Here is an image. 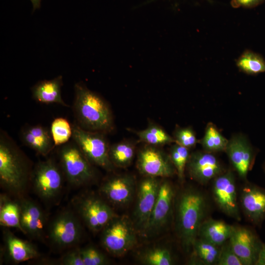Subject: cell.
I'll use <instances>...</instances> for the list:
<instances>
[{"instance_id":"cell-25","label":"cell","mask_w":265,"mask_h":265,"mask_svg":"<svg viewBox=\"0 0 265 265\" xmlns=\"http://www.w3.org/2000/svg\"><path fill=\"white\" fill-rule=\"evenodd\" d=\"M20 206L18 200L11 199L7 194H1L0 223L6 227H14L23 233L20 224Z\"/></svg>"},{"instance_id":"cell-34","label":"cell","mask_w":265,"mask_h":265,"mask_svg":"<svg viewBox=\"0 0 265 265\" xmlns=\"http://www.w3.org/2000/svg\"><path fill=\"white\" fill-rule=\"evenodd\" d=\"M80 251L84 265H104L108 263L104 254L92 246L80 249Z\"/></svg>"},{"instance_id":"cell-32","label":"cell","mask_w":265,"mask_h":265,"mask_svg":"<svg viewBox=\"0 0 265 265\" xmlns=\"http://www.w3.org/2000/svg\"><path fill=\"white\" fill-rule=\"evenodd\" d=\"M141 262L148 265H170L173 263L170 251L164 248H154L147 250L141 257Z\"/></svg>"},{"instance_id":"cell-29","label":"cell","mask_w":265,"mask_h":265,"mask_svg":"<svg viewBox=\"0 0 265 265\" xmlns=\"http://www.w3.org/2000/svg\"><path fill=\"white\" fill-rule=\"evenodd\" d=\"M199 142L204 151L214 153L225 151L228 140L221 134L214 124L209 123L207 125L203 137Z\"/></svg>"},{"instance_id":"cell-22","label":"cell","mask_w":265,"mask_h":265,"mask_svg":"<svg viewBox=\"0 0 265 265\" xmlns=\"http://www.w3.org/2000/svg\"><path fill=\"white\" fill-rule=\"evenodd\" d=\"M4 240L10 259L16 263L26 261L40 256L31 243L16 237L10 231H4Z\"/></svg>"},{"instance_id":"cell-23","label":"cell","mask_w":265,"mask_h":265,"mask_svg":"<svg viewBox=\"0 0 265 265\" xmlns=\"http://www.w3.org/2000/svg\"><path fill=\"white\" fill-rule=\"evenodd\" d=\"M233 229V226L223 221L205 219L200 227L198 238L221 246L230 238Z\"/></svg>"},{"instance_id":"cell-31","label":"cell","mask_w":265,"mask_h":265,"mask_svg":"<svg viewBox=\"0 0 265 265\" xmlns=\"http://www.w3.org/2000/svg\"><path fill=\"white\" fill-rule=\"evenodd\" d=\"M50 132L54 146L64 144L72 136V126L66 119L56 118L51 124Z\"/></svg>"},{"instance_id":"cell-11","label":"cell","mask_w":265,"mask_h":265,"mask_svg":"<svg viewBox=\"0 0 265 265\" xmlns=\"http://www.w3.org/2000/svg\"><path fill=\"white\" fill-rule=\"evenodd\" d=\"M212 194L221 211L237 220L241 219L236 181L231 170L225 171L212 180Z\"/></svg>"},{"instance_id":"cell-26","label":"cell","mask_w":265,"mask_h":265,"mask_svg":"<svg viewBox=\"0 0 265 265\" xmlns=\"http://www.w3.org/2000/svg\"><path fill=\"white\" fill-rule=\"evenodd\" d=\"M134 144L129 141H122L110 146L109 157L114 167L125 168L132 163L134 156Z\"/></svg>"},{"instance_id":"cell-4","label":"cell","mask_w":265,"mask_h":265,"mask_svg":"<svg viewBox=\"0 0 265 265\" xmlns=\"http://www.w3.org/2000/svg\"><path fill=\"white\" fill-rule=\"evenodd\" d=\"M58 157L65 178L72 186H83L95 179L93 164L74 142L64 144L59 150Z\"/></svg>"},{"instance_id":"cell-2","label":"cell","mask_w":265,"mask_h":265,"mask_svg":"<svg viewBox=\"0 0 265 265\" xmlns=\"http://www.w3.org/2000/svg\"><path fill=\"white\" fill-rule=\"evenodd\" d=\"M207 204L203 193L193 187L185 189L178 198L176 228L182 246L187 252L198 238L200 227L205 220Z\"/></svg>"},{"instance_id":"cell-14","label":"cell","mask_w":265,"mask_h":265,"mask_svg":"<svg viewBox=\"0 0 265 265\" xmlns=\"http://www.w3.org/2000/svg\"><path fill=\"white\" fill-rule=\"evenodd\" d=\"M225 152L238 176L245 179L256 156L255 150L247 137L242 134L232 136L228 140Z\"/></svg>"},{"instance_id":"cell-8","label":"cell","mask_w":265,"mask_h":265,"mask_svg":"<svg viewBox=\"0 0 265 265\" xmlns=\"http://www.w3.org/2000/svg\"><path fill=\"white\" fill-rule=\"evenodd\" d=\"M136 230L128 217L117 215L101 231L102 244L111 254L124 255L136 244Z\"/></svg>"},{"instance_id":"cell-10","label":"cell","mask_w":265,"mask_h":265,"mask_svg":"<svg viewBox=\"0 0 265 265\" xmlns=\"http://www.w3.org/2000/svg\"><path fill=\"white\" fill-rule=\"evenodd\" d=\"M136 167L145 177L167 178L176 173L169 155L159 147L147 144L138 153Z\"/></svg>"},{"instance_id":"cell-19","label":"cell","mask_w":265,"mask_h":265,"mask_svg":"<svg viewBox=\"0 0 265 265\" xmlns=\"http://www.w3.org/2000/svg\"><path fill=\"white\" fill-rule=\"evenodd\" d=\"M244 214L252 223L259 224L265 218V189L248 184L242 187L240 197Z\"/></svg>"},{"instance_id":"cell-36","label":"cell","mask_w":265,"mask_h":265,"mask_svg":"<svg viewBox=\"0 0 265 265\" xmlns=\"http://www.w3.org/2000/svg\"><path fill=\"white\" fill-rule=\"evenodd\" d=\"M60 264L64 265H84L80 249L75 248L68 252L61 259Z\"/></svg>"},{"instance_id":"cell-15","label":"cell","mask_w":265,"mask_h":265,"mask_svg":"<svg viewBox=\"0 0 265 265\" xmlns=\"http://www.w3.org/2000/svg\"><path fill=\"white\" fill-rule=\"evenodd\" d=\"M17 200L23 233L37 240L43 239L48 221L45 212L32 199L23 196Z\"/></svg>"},{"instance_id":"cell-28","label":"cell","mask_w":265,"mask_h":265,"mask_svg":"<svg viewBox=\"0 0 265 265\" xmlns=\"http://www.w3.org/2000/svg\"><path fill=\"white\" fill-rule=\"evenodd\" d=\"M238 69L244 73L256 75L265 72V60L259 53L249 50L244 51L236 60Z\"/></svg>"},{"instance_id":"cell-21","label":"cell","mask_w":265,"mask_h":265,"mask_svg":"<svg viewBox=\"0 0 265 265\" xmlns=\"http://www.w3.org/2000/svg\"><path fill=\"white\" fill-rule=\"evenodd\" d=\"M62 85L61 76L51 80L40 81L31 88L32 97L34 100L41 103H56L68 106L62 98Z\"/></svg>"},{"instance_id":"cell-40","label":"cell","mask_w":265,"mask_h":265,"mask_svg":"<svg viewBox=\"0 0 265 265\" xmlns=\"http://www.w3.org/2000/svg\"><path fill=\"white\" fill-rule=\"evenodd\" d=\"M264 169H265V165H264Z\"/></svg>"},{"instance_id":"cell-35","label":"cell","mask_w":265,"mask_h":265,"mask_svg":"<svg viewBox=\"0 0 265 265\" xmlns=\"http://www.w3.org/2000/svg\"><path fill=\"white\" fill-rule=\"evenodd\" d=\"M217 265H242L239 259L234 251L229 240L220 247Z\"/></svg>"},{"instance_id":"cell-20","label":"cell","mask_w":265,"mask_h":265,"mask_svg":"<svg viewBox=\"0 0 265 265\" xmlns=\"http://www.w3.org/2000/svg\"><path fill=\"white\" fill-rule=\"evenodd\" d=\"M21 136L26 146L43 156L48 155L55 146L50 131L41 125L25 127Z\"/></svg>"},{"instance_id":"cell-5","label":"cell","mask_w":265,"mask_h":265,"mask_svg":"<svg viewBox=\"0 0 265 265\" xmlns=\"http://www.w3.org/2000/svg\"><path fill=\"white\" fill-rule=\"evenodd\" d=\"M72 206L81 221L94 232L101 231L117 215L105 198L92 193L76 196Z\"/></svg>"},{"instance_id":"cell-33","label":"cell","mask_w":265,"mask_h":265,"mask_svg":"<svg viewBox=\"0 0 265 265\" xmlns=\"http://www.w3.org/2000/svg\"><path fill=\"white\" fill-rule=\"evenodd\" d=\"M175 143L188 149L195 147L199 142L194 131L190 127H179L175 130L174 137Z\"/></svg>"},{"instance_id":"cell-13","label":"cell","mask_w":265,"mask_h":265,"mask_svg":"<svg viewBox=\"0 0 265 265\" xmlns=\"http://www.w3.org/2000/svg\"><path fill=\"white\" fill-rule=\"evenodd\" d=\"M186 168L190 177L202 185L212 181L226 171L213 153L204 150L190 154Z\"/></svg>"},{"instance_id":"cell-18","label":"cell","mask_w":265,"mask_h":265,"mask_svg":"<svg viewBox=\"0 0 265 265\" xmlns=\"http://www.w3.org/2000/svg\"><path fill=\"white\" fill-rule=\"evenodd\" d=\"M135 188V180L129 175L115 176L104 181L99 191L101 196L109 202L123 205L132 199Z\"/></svg>"},{"instance_id":"cell-37","label":"cell","mask_w":265,"mask_h":265,"mask_svg":"<svg viewBox=\"0 0 265 265\" xmlns=\"http://www.w3.org/2000/svg\"><path fill=\"white\" fill-rule=\"evenodd\" d=\"M265 1V0H232L231 4L234 8H251L260 5Z\"/></svg>"},{"instance_id":"cell-12","label":"cell","mask_w":265,"mask_h":265,"mask_svg":"<svg viewBox=\"0 0 265 265\" xmlns=\"http://www.w3.org/2000/svg\"><path fill=\"white\" fill-rule=\"evenodd\" d=\"M160 183L157 178L145 177L139 186L133 222L136 229L142 232L155 205Z\"/></svg>"},{"instance_id":"cell-38","label":"cell","mask_w":265,"mask_h":265,"mask_svg":"<svg viewBox=\"0 0 265 265\" xmlns=\"http://www.w3.org/2000/svg\"><path fill=\"white\" fill-rule=\"evenodd\" d=\"M256 265H265V244L262 243Z\"/></svg>"},{"instance_id":"cell-39","label":"cell","mask_w":265,"mask_h":265,"mask_svg":"<svg viewBox=\"0 0 265 265\" xmlns=\"http://www.w3.org/2000/svg\"><path fill=\"white\" fill-rule=\"evenodd\" d=\"M32 3L33 9L32 12H33L36 9H39L41 6V0H30Z\"/></svg>"},{"instance_id":"cell-7","label":"cell","mask_w":265,"mask_h":265,"mask_svg":"<svg viewBox=\"0 0 265 265\" xmlns=\"http://www.w3.org/2000/svg\"><path fill=\"white\" fill-rule=\"evenodd\" d=\"M64 178L60 165L53 159H49L36 165L32 170L31 185L41 200L51 203L61 195Z\"/></svg>"},{"instance_id":"cell-3","label":"cell","mask_w":265,"mask_h":265,"mask_svg":"<svg viewBox=\"0 0 265 265\" xmlns=\"http://www.w3.org/2000/svg\"><path fill=\"white\" fill-rule=\"evenodd\" d=\"M75 93L74 112L80 127L104 133L113 129L112 113L103 98L80 82L75 85Z\"/></svg>"},{"instance_id":"cell-1","label":"cell","mask_w":265,"mask_h":265,"mask_svg":"<svg viewBox=\"0 0 265 265\" xmlns=\"http://www.w3.org/2000/svg\"><path fill=\"white\" fill-rule=\"evenodd\" d=\"M32 170L29 161L14 141L3 132L0 136V184L9 195L25 196Z\"/></svg>"},{"instance_id":"cell-6","label":"cell","mask_w":265,"mask_h":265,"mask_svg":"<svg viewBox=\"0 0 265 265\" xmlns=\"http://www.w3.org/2000/svg\"><path fill=\"white\" fill-rule=\"evenodd\" d=\"M82 221L73 208L59 212L48 226L47 236L53 247L64 249L77 245L82 236Z\"/></svg>"},{"instance_id":"cell-9","label":"cell","mask_w":265,"mask_h":265,"mask_svg":"<svg viewBox=\"0 0 265 265\" xmlns=\"http://www.w3.org/2000/svg\"><path fill=\"white\" fill-rule=\"evenodd\" d=\"M72 126L73 141L89 161L106 171H112L114 166L109 159L110 146L104 133L88 131L77 124Z\"/></svg>"},{"instance_id":"cell-27","label":"cell","mask_w":265,"mask_h":265,"mask_svg":"<svg viewBox=\"0 0 265 265\" xmlns=\"http://www.w3.org/2000/svg\"><path fill=\"white\" fill-rule=\"evenodd\" d=\"M140 142L147 145L159 147L175 143V139L163 128L151 123L145 129L136 132Z\"/></svg>"},{"instance_id":"cell-17","label":"cell","mask_w":265,"mask_h":265,"mask_svg":"<svg viewBox=\"0 0 265 265\" xmlns=\"http://www.w3.org/2000/svg\"><path fill=\"white\" fill-rule=\"evenodd\" d=\"M242 265H256L262 243L250 229L235 227L229 239Z\"/></svg>"},{"instance_id":"cell-16","label":"cell","mask_w":265,"mask_h":265,"mask_svg":"<svg viewBox=\"0 0 265 265\" xmlns=\"http://www.w3.org/2000/svg\"><path fill=\"white\" fill-rule=\"evenodd\" d=\"M174 197L171 184L167 180L160 182L155 205L143 233L155 234L167 224L171 215Z\"/></svg>"},{"instance_id":"cell-30","label":"cell","mask_w":265,"mask_h":265,"mask_svg":"<svg viewBox=\"0 0 265 265\" xmlns=\"http://www.w3.org/2000/svg\"><path fill=\"white\" fill-rule=\"evenodd\" d=\"M169 155L178 178L182 182L184 179L185 170L190 156L189 149L175 143L170 148Z\"/></svg>"},{"instance_id":"cell-24","label":"cell","mask_w":265,"mask_h":265,"mask_svg":"<svg viewBox=\"0 0 265 265\" xmlns=\"http://www.w3.org/2000/svg\"><path fill=\"white\" fill-rule=\"evenodd\" d=\"M221 246L197 238L191 248L190 263L193 265H217Z\"/></svg>"}]
</instances>
